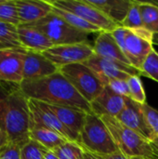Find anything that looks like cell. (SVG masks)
<instances>
[{
	"mask_svg": "<svg viewBox=\"0 0 158 159\" xmlns=\"http://www.w3.org/2000/svg\"><path fill=\"white\" fill-rule=\"evenodd\" d=\"M0 128L10 143L21 146L30 140L29 99L22 93L20 85L0 83Z\"/></svg>",
	"mask_w": 158,
	"mask_h": 159,
	"instance_id": "6da1fadb",
	"label": "cell"
},
{
	"mask_svg": "<svg viewBox=\"0 0 158 159\" xmlns=\"http://www.w3.org/2000/svg\"><path fill=\"white\" fill-rule=\"evenodd\" d=\"M20 88L30 100L91 113L90 103L78 93L60 71L40 79L23 80Z\"/></svg>",
	"mask_w": 158,
	"mask_h": 159,
	"instance_id": "7a4b0ae2",
	"label": "cell"
},
{
	"mask_svg": "<svg viewBox=\"0 0 158 159\" xmlns=\"http://www.w3.org/2000/svg\"><path fill=\"white\" fill-rule=\"evenodd\" d=\"M100 117L110 130L118 150L125 156L128 157L158 159V146L154 143L145 140L114 116H102Z\"/></svg>",
	"mask_w": 158,
	"mask_h": 159,
	"instance_id": "3957f363",
	"label": "cell"
},
{
	"mask_svg": "<svg viewBox=\"0 0 158 159\" xmlns=\"http://www.w3.org/2000/svg\"><path fill=\"white\" fill-rule=\"evenodd\" d=\"M76 143L84 150L98 156L111 155L119 151L102 119L92 112L87 114Z\"/></svg>",
	"mask_w": 158,
	"mask_h": 159,
	"instance_id": "277c9868",
	"label": "cell"
},
{
	"mask_svg": "<svg viewBox=\"0 0 158 159\" xmlns=\"http://www.w3.org/2000/svg\"><path fill=\"white\" fill-rule=\"evenodd\" d=\"M24 25L35 28L43 33L54 46L86 43L89 34L72 27L53 12L38 21Z\"/></svg>",
	"mask_w": 158,
	"mask_h": 159,
	"instance_id": "5b68a950",
	"label": "cell"
},
{
	"mask_svg": "<svg viewBox=\"0 0 158 159\" xmlns=\"http://www.w3.org/2000/svg\"><path fill=\"white\" fill-rule=\"evenodd\" d=\"M78 93L89 103L103 90L105 85L99 75L84 63H73L59 69Z\"/></svg>",
	"mask_w": 158,
	"mask_h": 159,
	"instance_id": "8992f818",
	"label": "cell"
},
{
	"mask_svg": "<svg viewBox=\"0 0 158 159\" xmlns=\"http://www.w3.org/2000/svg\"><path fill=\"white\" fill-rule=\"evenodd\" d=\"M155 34L142 29L126 28L125 36V55L130 64L137 69H141L146 58L155 49Z\"/></svg>",
	"mask_w": 158,
	"mask_h": 159,
	"instance_id": "52a82bcc",
	"label": "cell"
},
{
	"mask_svg": "<svg viewBox=\"0 0 158 159\" xmlns=\"http://www.w3.org/2000/svg\"><path fill=\"white\" fill-rule=\"evenodd\" d=\"M52 6L72 12L104 32H113L119 25L108 19L88 0H49Z\"/></svg>",
	"mask_w": 158,
	"mask_h": 159,
	"instance_id": "ba28073f",
	"label": "cell"
},
{
	"mask_svg": "<svg viewBox=\"0 0 158 159\" xmlns=\"http://www.w3.org/2000/svg\"><path fill=\"white\" fill-rule=\"evenodd\" d=\"M83 63L92 69L99 75L105 86L108 85L110 80H128L133 75H142V72L130 64L106 59L96 54Z\"/></svg>",
	"mask_w": 158,
	"mask_h": 159,
	"instance_id": "9c48e42d",
	"label": "cell"
},
{
	"mask_svg": "<svg viewBox=\"0 0 158 159\" xmlns=\"http://www.w3.org/2000/svg\"><path fill=\"white\" fill-rule=\"evenodd\" d=\"M59 69L73 63H83L94 55L93 46L88 42L53 46L42 53Z\"/></svg>",
	"mask_w": 158,
	"mask_h": 159,
	"instance_id": "30bf717a",
	"label": "cell"
},
{
	"mask_svg": "<svg viewBox=\"0 0 158 159\" xmlns=\"http://www.w3.org/2000/svg\"><path fill=\"white\" fill-rule=\"evenodd\" d=\"M23 48L0 49V83L20 85L23 81Z\"/></svg>",
	"mask_w": 158,
	"mask_h": 159,
	"instance_id": "8fae6325",
	"label": "cell"
},
{
	"mask_svg": "<svg viewBox=\"0 0 158 159\" xmlns=\"http://www.w3.org/2000/svg\"><path fill=\"white\" fill-rule=\"evenodd\" d=\"M115 118L129 129L140 134L145 140L154 143L155 137L146 123L142 111V104L127 97L124 109Z\"/></svg>",
	"mask_w": 158,
	"mask_h": 159,
	"instance_id": "7c38bea8",
	"label": "cell"
},
{
	"mask_svg": "<svg viewBox=\"0 0 158 159\" xmlns=\"http://www.w3.org/2000/svg\"><path fill=\"white\" fill-rule=\"evenodd\" d=\"M29 105L31 115V128L36 127L48 129L61 134L69 141H72L66 129L62 126L56 115L51 111L47 103L29 99Z\"/></svg>",
	"mask_w": 158,
	"mask_h": 159,
	"instance_id": "4fadbf2b",
	"label": "cell"
},
{
	"mask_svg": "<svg viewBox=\"0 0 158 159\" xmlns=\"http://www.w3.org/2000/svg\"><path fill=\"white\" fill-rule=\"evenodd\" d=\"M59 72V68L42 53L26 50L23 59V80H35Z\"/></svg>",
	"mask_w": 158,
	"mask_h": 159,
	"instance_id": "5bb4252c",
	"label": "cell"
},
{
	"mask_svg": "<svg viewBox=\"0 0 158 159\" xmlns=\"http://www.w3.org/2000/svg\"><path fill=\"white\" fill-rule=\"evenodd\" d=\"M125 97L115 93L108 86H105L102 93L90 102L91 112L99 116L116 117L125 107Z\"/></svg>",
	"mask_w": 158,
	"mask_h": 159,
	"instance_id": "9a60e30c",
	"label": "cell"
},
{
	"mask_svg": "<svg viewBox=\"0 0 158 159\" xmlns=\"http://www.w3.org/2000/svg\"><path fill=\"white\" fill-rule=\"evenodd\" d=\"M47 105L49 106L51 111L56 115V116L62 124V126L68 131L72 142L76 143L80 131L84 126L87 114L88 113L63 106H55L49 104Z\"/></svg>",
	"mask_w": 158,
	"mask_h": 159,
	"instance_id": "2e32d148",
	"label": "cell"
},
{
	"mask_svg": "<svg viewBox=\"0 0 158 159\" xmlns=\"http://www.w3.org/2000/svg\"><path fill=\"white\" fill-rule=\"evenodd\" d=\"M20 25L29 24L40 20L52 12V6L48 1L41 0H15Z\"/></svg>",
	"mask_w": 158,
	"mask_h": 159,
	"instance_id": "e0dca14e",
	"label": "cell"
},
{
	"mask_svg": "<svg viewBox=\"0 0 158 159\" xmlns=\"http://www.w3.org/2000/svg\"><path fill=\"white\" fill-rule=\"evenodd\" d=\"M93 48L94 54L98 56L117 61L126 64H130L125 53L116 43L115 37L113 36L112 32L102 31L99 33L93 45Z\"/></svg>",
	"mask_w": 158,
	"mask_h": 159,
	"instance_id": "ac0fdd59",
	"label": "cell"
},
{
	"mask_svg": "<svg viewBox=\"0 0 158 159\" xmlns=\"http://www.w3.org/2000/svg\"><path fill=\"white\" fill-rule=\"evenodd\" d=\"M18 35L22 48L28 51L43 53L54 46L43 33L27 25L18 26Z\"/></svg>",
	"mask_w": 158,
	"mask_h": 159,
	"instance_id": "d6986e66",
	"label": "cell"
},
{
	"mask_svg": "<svg viewBox=\"0 0 158 159\" xmlns=\"http://www.w3.org/2000/svg\"><path fill=\"white\" fill-rule=\"evenodd\" d=\"M108 19L121 26L126 19L132 0H88Z\"/></svg>",
	"mask_w": 158,
	"mask_h": 159,
	"instance_id": "ffe728a7",
	"label": "cell"
},
{
	"mask_svg": "<svg viewBox=\"0 0 158 159\" xmlns=\"http://www.w3.org/2000/svg\"><path fill=\"white\" fill-rule=\"evenodd\" d=\"M29 137L31 140L39 143L49 151L55 150L56 148L69 141L64 136L54 130L36 127L31 128Z\"/></svg>",
	"mask_w": 158,
	"mask_h": 159,
	"instance_id": "44dd1931",
	"label": "cell"
},
{
	"mask_svg": "<svg viewBox=\"0 0 158 159\" xmlns=\"http://www.w3.org/2000/svg\"><path fill=\"white\" fill-rule=\"evenodd\" d=\"M52 12L55 13L56 15H58L59 17H61V19H63L72 27H74V28H75L77 30H80L82 32H85V33H88V34L102 32L99 27L86 21L85 20H83L82 18H80L79 16H77V15H75V14H74L72 12L63 10V9L56 7L54 6H52Z\"/></svg>",
	"mask_w": 158,
	"mask_h": 159,
	"instance_id": "7402d4cb",
	"label": "cell"
},
{
	"mask_svg": "<svg viewBox=\"0 0 158 159\" xmlns=\"http://www.w3.org/2000/svg\"><path fill=\"white\" fill-rule=\"evenodd\" d=\"M139 8L143 27L155 35H158V6L151 2L139 1Z\"/></svg>",
	"mask_w": 158,
	"mask_h": 159,
	"instance_id": "603a6c76",
	"label": "cell"
},
{
	"mask_svg": "<svg viewBox=\"0 0 158 159\" xmlns=\"http://www.w3.org/2000/svg\"><path fill=\"white\" fill-rule=\"evenodd\" d=\"M22 48L18 35V26L0 21V49Z\"/></svg>",
	"mask_w": 158,
	"mask_h": 159,
	"instance_id": "cb8c5ba5",
	"label": "cell"
},
{
	"mask_svg": "<svg viewBox=\"0 0 158 159\" xmlns=\"http://www.w3.org/2000/svg\"><path fill=\"white\" fill-rule=\"evenodd\" d=\"M48 152L45 146L30 139L20 146V159H44Z\"/></svg>",
	"mask_w": 158,
	"mask_h": 159,
	"instance_id": "d4e9b609",
	"label": "cell"
},
{
	"mask_svg": "<svg viewBox=\"0 0 158 159\" xmlns=\"http://www.w3.org/2000/svg\"><path fill=\"white\" fill-rule=\"evenodd\" d=\"M58 159H82L84 149L75 142L68 141L52 151Z\"/></svg>",
	"mask_w": 158,
	"mask_h": 159,
	"instance_id": "484cf974",
	"label": "cell"
},
{
	"mask_svg": "<svg viewBox=\"0 0 158 159\" xmlns=\"http://www.w3.org/2000/svg\"><path fill=\"white\" fill-rule=\"evenodd\" d=\"M0 21L20 26V18L15 0H2L0 2Z\"/></svg>",
	"mask_w": 158,
	"mask_h": 159,
	"instance_id": "4316f807",
	"label": "cell"
},
{
	"mask_svg": "<svg viewBox=\"0 0 158 159\" xmlns=\"http://www.w3.org/2000/svg\"><path fill=\"white\" fill-rule=\"evenodd\" d=\"M121 26H123L125 28H129V29H142V28H144L142 20V16H141V12H140V8H139V1L132 0L129 11L126 19L122 22Z\"/></svg>",
	"mask_w": 158,
	"mask_h": 159,
	"instance_id": "83f0119b",
	"label": "cell"
},
{
	"mask_svg": "<svg viewBox=\"0 0 158 159\" xmlns=\"http://www.w3.org/2000/svg\"><path fill=\"white\" fill-rule=\"evenodd\" d=\"M140 71L142 75L158 82V52L154 49L144 61Z\"/></svg>",
	"mask_w": 158,
	"mask_h": 159,
	"instance_id": "f1b7e54d",
	"label": "cell"
},
{
	"mask_svg": "<svg viewBox=\"0 0 158 159\" xmlns=\"http://www.w3.org/2000/svg\"><path fill=\"white\" fill-rule=\"evenodd\" d=\"M128 83L129 86V98L141 104H144L146 102V94L141 77L138 75H133L128 79Z\"/></svg>",
	"mask_w": 158,
	"mask_h": 159,
	"instance_id": "f546056e",
	"label": "cell"
},
{
	"mask_svg": "<svg viewBox=\"0 0 158 159\" xmlns=\"http://www.w3.org/2000/svg\"><path fill=\"white\" fill-rule=\"evenodd\" d=\"M142 111L146 123L152 130L155 140L158 138V111L151 107L147 102L142 104ZM154 140V142H155Z\"/></svg>",
	"mask_w": 158,
	"mask_h": 159,
	"instance_id": "4dcf8cb0",
	"label": "cell"
},
{
	"mask_svg": "<svg viewBox=\"0 0 158 159\" xmlns=\"http://www.w3.org/2000/svg\"><path fill=\"white\" fill-rule=\"evenodd\" d=\"M115 93L123 96L125 98L129 97V86L128 83V80H122V79H115L110 80L107 85Z\"/></svg>",
	"mask_w": 158,
	"mask_h": 159,
	"instance_id": "1f68e13d",
	"label": "cell"
},
{
	"mask_svg": "<svg viewBox=\"0 0 158 159\" xmlns=\"http://www.w3.org/2000/svg\"><path fill=\"white\" fill-rule=\"evenodd\" d=\"M20 145L10 143L9 146L2 153L0 159H20Z\"/></svg>",
	"mask_w": 158,
	"mask_h": 159,
	"instance_id": "d6a6232c",
	"label": "cell"
},
{
	"mask_svg": "<svg viewBox=\"0 0 158 159\" xmlns=\"http://www.w3.org/2000/svg\"><path fill=\"white\" fill-rule=\"evenodd\" d=\"M113 36L115 37L116 43L121 48L123 52L125 53V36H126V28L123 26H118L113 32Z\"/></svg>",
	"mask_w": 158,
	"mask_h": 159,
	"instance_id": "836d02e7",
	"label": "cell"
},
{
	"mask_svg": "<svg viewBox=\"0 0 158 159\" xmlns=\"http://www.w3.org/2000/svg\"><path fill=\"white\" fill-rule=\"evenodd\" d=\"M9 144H10V142H9L7 134L0 128V156L9 146Z\"/></svg>",
	"mask_w": 158,
	"mask_h": 159,
	"instance_id": "e575fe53",
	"label": "cell"
},
{
	"mask_svg": "<svg viewBox=\"0 0 158 159\" xmlns=\"http://www.w3.org/2000/svg\"><path fill=\"white\" fill-rule=\"evenodd\" d=\"M103 159H129L127 156H125L123 153H121L120 151L115 153V154H111V155H106V156H101Z\"/></svg>",
	"mask_w": 158,
	"mask_h": 159,
	"instance_id": "d590c367",
	"label": "cell"
},
{
	"mask_svg": "<svg viewBox=\"0 0 158 159\" xmlns=\"http://www.w3.org/2000/svg\"><path fill=\"white\" fill-rule=\"evenodd\" d=\"M82 159H103L101 156H98V155H95V154H92L88 151H86L84 150V155H83V157Z\"/></svg>",
	"mask_w": 158,
	"mask_h": 159,
	"instance_id": "8d00e7d4",
	"label": "cell"
},
{
	"mask_svg": "<svg viewBox=\"0 0 158 159\" xmlns=\"http://www.w3.org/2000/svg\"><path fill=\"white\" fill-rule=\"evenodd\" d=\"M44 159H58V157H56V155H55L52 151H49V152L46 155V157H44Z\"/></svg>",
	"mask_w": 158,
	"mask_h": 159,
	"instance_id": "74e56055",
	"label": "cell"
},
{
	"mask_svg": "<svg viewBox=\"0 0 158 159\" xmlns=\"http://www.w3.org/2000/svg\"><path fill=\"white\" fill-rule=\"evenodd\" d=\"M129 159H147L143 158V157H129Z\"/></svg>",
	"mask_w": 158,
	"mask_h": 159,
	"instance_id": "f35d334b",
	"label": "cell"
},
{
	"mask_svg": "<svg viewBox=\"0 0 158 159\" xmlns=\"http://www.w3.org/2000/svg\"><path fill=\"white\" fill-rule=\"evenodd\" d=\"M154 143L156 145V146H158V138H156V140H155V142H154Z\"/></svg>",
	"mask_w": 158,
	"mask_h": 159,
	"instance_id": "ab89813d",
	"label": "cell"
},
{
	"mask_svg": "<svg viewBox=\"0 0 158 159\" xmlns=\"http://www.w3.org/2000/svg\"><path fill=\"white\" fill-rule=\"evenodd\" d=\"M1 1H2V0H0V2H1Z\"/></svg>",
	"mask_w": 158,
	"mask_h": 159,
	"instance_id": "60d3db41",
	"label": "cell"
}]
</instances>
